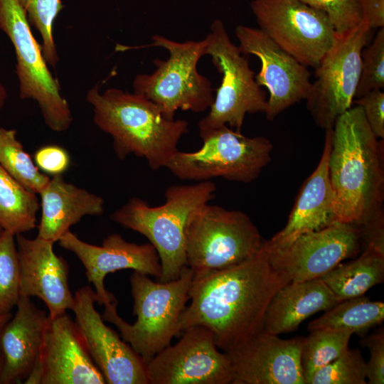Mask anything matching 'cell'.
Segmentation results:
<instances>
[{
  "mask_svg": "<svg viewBox=\"0 0 384 384\" xmlns=\"http://www.w3.org/2000/svg\"><path fill=\"white\" fill-rule=\"evenodd\" d=\"M384 88V28L361 52V74L355 97L358 99L374 90Z\"/></svg>",
  "mask_w": 384,
  "mask_h": 384,
  "instance_id": "33",
  "label": "cell"
},
{
  "mask_svg": "<svg viewBox=\"0 0 384 384\" xmlns=\"http://www.w3.org/2000/svg\"><path fill=\"white\" fill-rule=\"evenodd\" d=\"M360 4L370 28H384V0H360Z\"/></svg>",
  "mask_w": 384,
  "mask_h": 384,
  "instance_id": "38",
  "label": "cell"
},
{
  "mask_svg": "<svg viewBox=\"0 0 384 384\" xmlns=\"http://www.w3.org/2000/svg\"><path fill=\"white\" fill-rule=\"evenodd\" d=\"M26 11L28 21L40 33L43 58L55 67L60 58L53 36L54 21L63 9L61 0H19Z\"/></svg>",
  "mask_w": 384,
  "mask_h": 384,
  "instance_id": "31",
  "label": "cell"
},
{
  "mask_svg": "<svg viewBox=\"0 0 384 384\" xmlns=\"http://www.w3.org/2000/svg\"><path fill=\"white\" fill-rule=\"evenodd\" d=\"M211 181L191 185H173L164 193L165 203L151 207L133 197L110 215L121 226L145 236L156 249L161 265L159 282L178 277L186 265V231L191 218L215 197Z\"/></svg>",
  "mask_w": 384,
  "mask_h": 384,
  "instance_id": "4",
  "label": "cell"
},
{
  "mask_svg": "<svg viewBox=\"0 0 384 384\" xmlns=\"http://www.w3.org/2000/svg\"><path fill=\"white\" fill-rule=\"evenodd\" d=\"M372 29L367 21L337 34L331 48L316 70L305 98L315 123L324 129L333 128L337 118L352 107L361 74V52Z\"/></svg>",
  "mask_w": 384,
  "mask_h": 384,
  "instance_id": "11",
  "label": "cell"
},
{
  "mask_svg": "<svg viewBox=\"0 0 384 384\" xmlns=\"http://www.w3.org/2000/svg\"><path fill=\"white\" fill-rule=\"evenodd\" d=\"M362 343L370 351L366 362V380L370 384L384 383V331L383 329L366 337Z\"/></svg>",
  "mask_w": 384,
  "mask_h": 384,
  "instance_id": "36",
  "label": "cell"
},
{
  "mask_svg": "<svg viewBox=\"0 0 384 384\" xmlns=\"http://www.w3.org/2000/svg\"><path fill=\"white\" fill-rule=\"evenodd\" d=\"M199 134L203 144L198 150L178 151L166 166L179 179L199 182L223 177L250 183L271 161L273 145L267 137H247L227 125Z\"/></svg>",
  "mask_w": 384,
  "mask_h": 384,
  "instance_id": "8",
  "label": "cell"
},
{
  "mask_svg": "<svg viewBox=\"0 0 384 384\" xmlns=\"http://www.w3.org/2000/svg\"><path fill=\"white\" fill-rule=\"evenodd\" d=\"M366 362L361 351L348 348L317 370L308 384H366Z\"/></svg>",
  "mask_w": 384,
  "mask_h": 384,
  "instance_id": "32",
  "label": "cell"
},
{
  "mask_svg": "<svg viewBox=\"0 0 384 384\" xmlns=\"http://www.w3.org/2000/svg\"><path fill=\"white\" fill-rule=\"evenodd\" d=\"M3 230L2 228L1 227L0 225V233H1V231Z\"/></svg>",
  "mask_w": 384,
  "mask_h": 384,
  "instance_id": "41",
  "label": "cell"
},
{
  "mask_svg": "<svg viewBox=\"0 0 384 384\" xmlns=\"http://www.w3.org/2000/svg\"><path fill=\"white\" fill-rule=\"evenodd\" d=\"M12 317L11 313H9L4 315H0V331L4 326V324ZM1 370V361L0 359V373Z\"/></svg>",
  "mask_w": 384,
  "mask_h": 384,
  "instance_id": "40",
  "label": "cell"
},
{
  "mask_svg": "<svg viewBox=\"0 0 384 384\" xmlns=\"http://www.w3.org/2000/svg\"><path fill=\"white\" fill-rule=\"evenodd\" d=\"M205 55L222 75L208 114L198 123L199 132L229 125L240 132L247 114L265 113V92L257 83L246 55L230 40L221 20L215 19L206 37Z\"/></svg>",
  "mask_w": 384,
  "mask_h": 384,
  "instance_id": "9",
  "label": "cell"
},
{
  "mask_svg": "<svg viewBox=\"0 0 384 384\" xmlns=\"http://www.w3.org/2000/svg\"><path fill=\"white\" fill-rule=\"evenodd\" d=\"M289 282L270 263L265 240L255 256L240 264L194 274L191 302L181 315L178 331L205 326L219 349L226 352L262 331L272 297Z\"/></svg>",
  "mask_w": 384,
  "mask_h": 384,
  "instance_id": "1",
  "label": "cell"
},
{
  "mask_svg": "<svg viewBox=\"0 0 384 384\" xmlns=\"http://www.w3.org/2000/svg\"><path fill=\"white\" fill-rule=\"evenodd\" d=\"M324 11L337 34L356 26L363 19L360 0H301Z\"/></svg>",
  "mask_w": 384,
  "mask_h": 384,
  "instance_id": "34",
  "label": "cell"
},
{
  "mask_svg": "<svg viewBox=\"0 0 384 384\" xmlns=\"http://www.w3.org/2000/svg\"><path fill=\"white\" fill-rule=\"evenodd\" d=\"M36 166L52 176L65 172L70 163L68 151L57 145H46L39 148L34 154Z\"/></svg>",
  "mask_w": 384,
  "mask_h": 384,
  "instance_id": "37",
  "label": "cell"
},
{
  "mask_svg": "<svg viewBox=\"0 0 384 384\" xmlns=\"http://www.w3.org/2000/svg\"><path fill=\"white\" fill-rule=\"evenodd\" d=\"M86 100L93 108L95 124L112 137L117 158L133 154L154 171L166 168L188 132L187 121L165 118L156 104L140 94L114 87L101 92L96 85Z\"/></svg>",
  "mask_w": 384,
  "mask_h": 384,
  "instance_id": "3",
  "label": "cell"
},
{
  "mask_svg": "<svg viewBox=\"0 0 384 384\" xmlns=\"http://www.w3.org/2000/svg\"><path fill=\"white\" fill-rule=\"evenodd\" d=\"M238 48L244 55H254L261 68L255 76L257 83L269 91L267 109L268 120H273L279 114L305 100L311 82L307 67L275 43L260 28L244 25L235 28Z\"/></svg>",
  "mask_w": 384,
  "mask_h": 384,
  "instance_id": "16",
  "label": "cell"
},
{
  "mask_svg": "<svg viewBox=\"0 0 384 384\" xmlns=\"http://www.w3.org/2000/svg\"><path fill=\"white\" fill-rule=\"evenodd\" d=\"M174 345L146 363L149 384H229L233 370L228 354L219 351L212 331L193 326Z\"/></svg>",
  "mask_w": 384,
  "mask_h": 384,
  "instance_id": "14",
  "label": "cell"
},
{
  "mask_svg": "<svg viewBox=\"0 0 384 384\" xmlns=\"http://www.w3.org/2000/svg\"><path fill=\"white\" fill-rule=\"evenodd\" d=\"M0 30L15 50L19 97L38 104L46 124L51 130H67L73 122L71 110L61 95L58 81L47 66L41 46L31 32L26 11L19 0H0Z\"/></svg>",
  "mask_w": 384,
  "mask_h": 384,
  "instance_id": "10",
  "label": "cell"
},
{
  "mask_svg": "<svg viewBox=\"0 0 384 384\" xmlns=\"http://www.w3.org/2000/svg\"><path fill=\"white\" fill-rule=\"evenodd\" d=\"M265 242L246 213L208 203L188 223L186 266L194 274L226 269L255 256Z\"/></svg>",
  "mask_w": 384,
  "mask_h": 384,
  "instance_id": "7",
  "label": "cell"
},
{
  "mask_svg": "<svg viewBox=\"0 0 384 384\" xmlns=\"http://www.w3.org/2000/svg\"><path fill=\"white\" fill-rule=\"evenodd\" d=\"M16 236L20 296L40 298L50 318L66 313L74 304L67 262L54 252V242L38 237L29 239L21 234Z\"/></svg>",
  "mask_w": 384,
  "mask_h": 384,
  "instance_id": "20",
  "label": "cell"
},
{
  "mask_svg": "<svg viewBox=\"0 0 384 384\" xmlns=\"http://www.w3.org/2000/svg\"><path fill=\"white\" fill-rule=\"evenodd\" d=\"M250 8L259 28L306 67L316 69L336 41L328 16L301 0H252Z\"/></svg>",
  "mask_w": 384,
  "mask_h": 384,
  "instance_id": "12",
  "label": "cell"
},
{
  "mask_svg": "<svg viewBox=\"0 0 384 384\" xmlns=\"http://www.w3.org/2000/svg\"><path fill=\"white\" fill-rule=\"evenodd\" d=\"M193 275L186 265L178 278L155 282L146 274L134 271L130 284L136 321L129 324L118 315L117 302L105 306L102 317L117 326L124 341L146 363L179 333L178 322L189 300Z\"/></svg>",
  "mask_w": 384,
  "mask_h": 384,
  "instance_id": "5",
  "label": "cell"
},
{
  "mask_svg": "<svg viewBox=\"0 0 384 384\" xmlns=\"http://www.w3.org/2000/svg\"><path fill=\"white\" fill-rule=\"evenodd\" d=\"M364 113L368 125L374 135L380 139L384 138V92L374 90L354 101Z\"/></svg>",
  "mask_w": 384,
  "mask_h": 384,
  "instance_id": "35",
  "label": "cell"
},
{
  "mask_svg": "<svg viewBox=\"0 0 384 384\" xmlns=\"http://www.w3.org/2000/svg\"><path fill=\"white\" fill-rule=\"evenodd\" d=\"M338 303L320 277L289 282L272 297L265 311L262 331L274 335L294 331L310 316L326 311Z\"/></svg>",
  "mask_w": 384,
  "mask_h": 384,
  "instance_id": "24",
  "label": "cell"
},
{
  "mask_svg": "<svg viewBox=\"0 0 384 384\" xmlns=\"http://www.w3.org/2000/svg\"><path fill=\"white\" fill-rule=\"evenodd\" d=\"M41 217L37 237L55 242L85 215H101L103 198L53 176L39 193Z\"/></svg>",
  "mask_w": 384,
  "mask_h": 384,
  "instance_id": "23",
  "label": "cell"
},
{
  "mask_svg": "<svg viewBox=\"0 0 384 384\" xmlns=\"http://www.w3.org/2000/svg\"><path fill=\"white\" fill-rule=\"evenodd\" d=\"M332 137L333 128L326 129L320 161L303 184L286 225L267 240L268 245L285 243L302 234L321 230L336 221L335 196L328 168Z\"/></svg>",
  "mask_w": 384,
  "mask_h": 384,
  "instance_id": "22",
  "label": "cell"
},
{
  "mask_svg": "<svg viewBox=\"0 0 384 384\" xmlns=\"http://www.w3.org/2000/svg\"><path fill=\"white\" fill-rule=\"evenodd\" d=\"M16 311L0 331V384L23 383L38 357L48 315L20 296Z\"/></svg>",
  "mask_w": 384,
  "mask_h": 384,
  "instance_id": "21",
  "label": "cell"
},
{
  "mask_svg": "<svg viewBox=\"0 0 384 384\" xmlns=\"http://www.w3.org/2000/svg\"><path fill=\"white\" fill-rule=\"evenodd\" d=\"M338 302L363 296L384 280V245L369 243L356 259L320 277Z\"/></svg>",
  "mask_w": 384,
  "mask_h": 384,
  "instance_id": "25",
  "label": "cell"
},
{
  "mask_svg": "<svg viewBox=\"0 0 384 384\" xmlns=\"http://www.w3.org/2000/svg\"><path fill=\"white\" fill-rule=\"evenodd\" d=\"M26 384H105L75 323L64 313L48 316L41 351Z\"/></svg>",
  "mask_w": 384,
  "mask_h": 384,
  "instance_id": "15",
  "label": "cell"
},
{
  "mask_svg": "<svg viewBox=\"0 0 384 384\" xmlns=\"http://www.w3.org/2000/svg\"><path fill=\"white\" fill-rule=\"evenodd\" d=\"M384 320V303L363 295L338 302L318 319L310 321L309 331L330 330L357 334L368 331Z\"/></svg>",
  "mask_w": 384,
  "mask_h": 384,
  "instance_id": "26",
  "label": "cell"
},
{
  "mask_svg": "<svg viewBox=\"0 0 384 384\" xmlns=\"http://www.w3.org/2000/svg\"><path fill=\"white\" fill-rule=\"evenodd\" d=\"M269 261L290 282L319 278L342 261L355 257L365 248L362 230L340 221L316 231L302 234L285 243L270 246Z\"/></svg>",
  "mask_w": 384,
  "mask_h": 384,
  "instance_id": "13",
  "label": "cell"
},
{
  "mask_svg": "<svg viewBox=\"0 0 384 384\" xmlns=\"http://www.w3.org/2000/svg\"><path fill=\"white\" fill-rule=\"evenodd\" d=\"M153 43L139 48L162 47L168 50L166 60L155 59L151 74H139L133 80L134 92L156 104L163 116L174 119L178 110L200 113L210 108L214 100L210 81L197 70L205 55L206 40L176 42L160 35Z\"/></svg>",
  "mask_w": 384,
  "mask_h": 384,
  "instance_id": "6",
  "label": "cell"
},
{
  "mask_svg": "<svg viewBox=\"0 0 384 384\" xmlns=\"http://www.w3.org/2000/svg\"><path fill=\"white\" fill-rule=\"evenodd\" d=\"M15 236L4 230L0 233V315L11 313L20 297Z\"/></svg>",
  "mask_w": 384,
  "mask_h": 384,
  "instance_id": "30",
  "label": "cell"
},
{
  "mask_svg": "<svg viewBox=\"0 0 384 384\" xmlns=\"http://www.w3.org/2000/svg\"><path fill=\"white\" fill-rule=\"evenodd\" d=\"M352 334L346 331L316 330L304 338L301 366L305 384L320 368L329 364L348 348Z\"/></svg>",
  "mask_w": 384,
  "mask_h": 384,
  "instance_id": "29",
  "label": "cell"
},
{
  "mask_svg": "<svg viewBox=\"0 0 384 384\" xmlns=\"http://www.w3.org/2000/svg\"><path fill=\"white\" fill-rule=\"evenodd\" d=\"M59 245L73 252L85 269V275L95 289L96 302L107 306L117 302L105 287V277L117 270L132 269L146 275L161 277V265L158 253L149 243L137 244L126 241L121 235L113 233L104 239L101 246L81 240L70 230L58 240Z\"/></svg>",
  "mask_w": 384,
  "mask_h": 384,
  "instance_id": "18",
  "label": "cell"
},
{
  "mask_svg": "<svg viewBox=\"0 0 384 384\" xmlns=\"http://www.w3.org/2000/svg\"><path fill=\"white\" fill-rule=\"evenodd\" d=\"M40 203L28 190L0 166V225L14 235L36 227Z\"/></svg>",
  "mask_w": 384,
  "mask_h": 384,
  "instance_id": "27",
  "label": "cell"
},
{
  "mask_svg": "<svg viewBox=\"0 0 384 384\" xmlns=\"http://www.w3.org/2000/svg\"><path fill=\"white\" fill-rule=\"evenodd\" d=\"M15 129L0 126V166L28 190L39 193L50 178L24 150Z\"/></svg>",
  "mask_w": 384,
  "mask_h": 384,
  "instance_id": "28",
  "label": "cell"
},
{
  "mask_svg": "<svg viewBox=\"0 0 384 384\" xmlns=\"http://www.w3.org/2000/svg\"><path fill=\"white\" fill-rule=\"evenodd\" d=\"M89 285L75 292L71 310L88 351L107 384H149L146 363L126 341L106 326L95 308Z\"/></svg>",
  "mask_w": 384,
  "mask_h": 384,
  "instance_id": "17",
  "label": "cell"
},
{
  "mask_svg": "<svg viewBox=\"0 0 384 384\" xmlns=\"http://www.w3.org/2000/svg\"><path fill=\"white\" fill-rule=\"evenodd\" d=\"M7 98L6 89L0 79V112L3 109Z\"/></svg>",
  "mask_w": 384,
  "mask_h": 384,
  "instance_id": "39",
  "label": "cell"
},
{
  "mask_svg": "<svg viewBox=\"0 0 384 384\" xmlns=\"http://www.w3.org/2000/svg\"><path fill=\"white\" fill-rule=\"evenodd\" d=\"M328 168L336 221L358 226L367 242L384 239L383 139L374 135L360 106L336 120Z\"/></svg>",
  "mask_w": 384,
  "mask_h": 384,
  "instance_id": "2",
  "label": "cell"
},
{
  "mask_svg": "<svg viewBox=\"0 0 384 384\" xmlns=\"http://www.w3.org/2000/svg\"><path fill=\"white\" fill-rule=\"evenodd\" d=\"M304 337L282 339L261 331L226 351L232 384H305L301 366Z\"/></svg>",
  "mask_w": 384,
  "mask_h": 384,
  "instance_id": "19",
  "label": "cell"
}]
</instances>
